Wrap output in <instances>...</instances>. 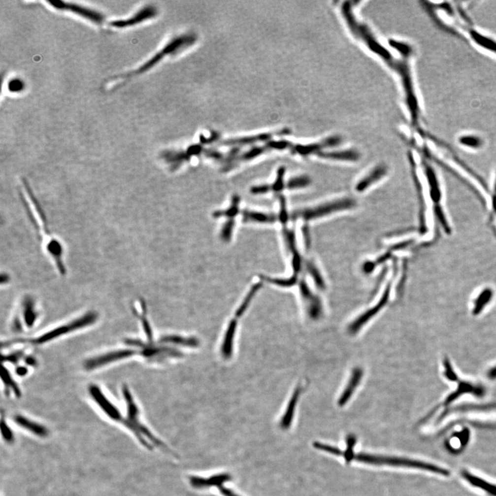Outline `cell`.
Wrapping results in <instances>:
<instances>
[{
  "label": "cell",
  "instance_id": "obj_23",
  "mask_svg": "<svg viewBox=\"0 0 496 496\" xmlns=\"http://www.w3.org/2000/svg\"><path fill=\"white\" fill-rule=\"evenodd\" d=\"M357 442V438L354 435H349L347 438V448L345 451H342L340 453L341 457H343L347 463H350L352 461L354 454V446Z\"/></svg>",
  "mask_w": 496,
  "mask_h": 496
},
{
  "label": "cell",
  "instance_id": "obj_32",
  "mask_svg": "<svg viewBox=\"0 0 496 496\" xmlns=\"http://www.w3.org/2000/svg\"><path fill=\"white\" fill-rule=\"evenodd\" d=\"M15 372H16L17 376L23 377V376H25L29 373V369L27 367H24V366H20V367L17 368Z\"/></svg>",
  "mask_w": 496,
  "mask_h": 496
},
{
  "label": "cell",
  "instance_id": "obj_10",
  "mask_svg": "<svg viewBox=\"0 0 496 496\" xmlns=\"http://www.w3.org/2000/svg\"><path fill=\"white\" fill-rule=\"evenodd\" d=\"M89 393L95 403L107 418L116 423L122 425L124 419V415L122 414L119 408L103 393V390L99 385L96 384L90 385Z\"/></svg>",
  "mask_w": 496,
  "mask_h": 496
},
{
  "label": "cell",
  "instance_id": "obj_25",
  "mask_svg": "<svg viewBox=\"0 0 496 496\" xmlns=\"http://www.w3.org/2000/svg\"><path fill=\"white\" fill-rule=\"evenodd\" d=\"M316 264L312 262H307V269L311 274L313 279H314V281L316 286L320 289H325V283L323 281L322 276H321V273H320L319 269L315 265Z\"/></svg>",
  "mask_w": 496,
  "mask_h": 496
},
{
  "label": "cell",
  "instance_id": "obj_15",
  "mask_svg": "<svg viewBox=\"0 0 496 496\" xmlns=\"http://www.w3.org/2000/svg\"><path fill=\"white\" fill-rule=\"evenodd\" d=\"M390 289H391V287L389 284L388 288L385 290L384 295H383V298H381V301L378 302L377 305H376V307H373L370 310L364 313V315L361 316L359 319H357V321H354L351 325L350 326V331L351 333H355L357 332L358 330L360 329L363 325L367 323L369 321V319H370L371 317L376 315V314H377L381 310L382 307H384L386 302H388L389 296H390Z\"/></svg>",
  "mask_w": 496,
  "mask_h": 496
},
{
  "label": "cell",
  "instance_id": "obj_4",
  "mask_svg": "<svg viewBox=\"0 0 496 496\" xmlns=\"http://www.w3.org/2000/svg\"><path fill=\"white\" fill-rule=\"evenodd\" d=\"M23 184L26 195L29 197L31 205L33 207L34 210L35 211V214H37L38 218H39V221H38L41 225V227L39 228V229L42 231L41 232H42L43 236H44V243L46 252H48L51 258L53 259L60 274L65 275L66 272V270L65 264L63 263V258H62L63 250H62V245H60V242H58L53 236H51L50 231H48L47 225L46 224L44 213L41 211L39 205H38L37 201L36 200L34 195H33L29 184H28L27 181H24Z\"/></svg>",
  "mask_w": 496,
  "mask_h": 496
},
{
  "label": "cell",
  "instance_id": "obj_2",
  "mask_svg": "<svg viewBox=\"0 0 496 496\" xmlns=\"http://www.w3.org/2000/svg\"><path fill=\"white\" fill-rule=\"evenodd\" d=\"M99 319L98 313L95 311H90L85 313L84 315L79 316L78 318L69 321L62 326L56 327L46 332L41 333V335L34 338H17L8 340L4 343L5 347L9 345H15V344H28L32 345H41L44 344L50 343L53 340L58 339L66 335L75 332L78 330L84 329L88 327L91 326L95 324Z\"/></svg>",
  "mask_w": 496,
  "mask_h": 496
},
{
  "label": "cell",
  "instance_id": "obj_19",
  "mask_svg": "<svg viewBox=\"0 0 496 496\" xmlns=\"http://www.w3.org/2000/svg\"><path fill=\"white\" fill-rule=\"evenodd\" d=\"M362 376L363 371L361 370L360 368H357V369H354V372L352 373L350 381L349 382L348 385H347L346 389H345V391L343 392V395L341 396L339 400H338V404L340 406L345 405L347 403V401L350 400L352 394L354 393V390L357 389L358 385L360 383Z\"/></svg>",
  "mask_w": 496,
  "mask_h": 496
},
{
  "label": "cell",
  "instance_id": "obj_9",
  "mask_svg": "<svg viewBox=\"0 0 496 496\" xmlns=\"http://www.w3.org/2000/svg\"><path fill=\"white\" fill-rule=\"evenodd\" d=\"M136 355H138L137 350L133 347L112 350L87 359L84 362V367L87 371L96 370L114 363L125 360Z\"/></svg>",
  "mask_w": 496,
  "mask_h": 496
},
{
  "label": "cell",
  "instance_id": "obj_5",
  "mask_svg": "<svg viewBox=\"0 0 496 496\" xmlns=\"http://www.w3.org/2000/svg\"><path fill=\"white\" fill-rule=\"evenodd\" d=\"M356 205L355 200L352 198H339L323 202L315 206L307 207L297 213V216L301 217L304 221L318 220L329 217L331 214L350 210L354 208Z\"/></svg>",
  "mask_w": 496,
  "mask_h": 496
},
{
  "label": "cell",
  "instance_id": "obj_17",
  "mask_svg": "<svg viewBox=\"0 0 496 496\" xmlns=\"http://www.w3.org/2000/svg\"><path fill=\"white\" fill-rule=\"evenodd\" d=\"M318 157L326 160L336 161H345V162H354L359 160V153L354 150H344V151L322 152Z\"/></svg>",
  "mask_w": 496,
  "mask_h": 496
},
{
  "label": "cell",
  "instance_id": "obj_18",
  "mask_svg": "<svg viewBox=\"0 0 496 496\" xmlns=\"http://www.w3.org/2000/svg\"><path fill=\"white\" fill-rule=\"evenodd\" d=\"M23 310H22V315H23V321L27 328H33L35 324L38 319V312L36 309L35 304L32 298H27L24 300Z\"/></svg>",
  "mask_w": 496,
  "mask_h": 496
},
{
  "label": "cell",
  "instance_id": "obj_27",
  "mask_svg": "<svg viewBox=\"0 0 496 496\" xmlns=\"http://www.w3.org/2000/svg\"><path fill=\"white\" fill-rule=\"evenodd\" d=\"M460 143L466 147L472 148H478L481 146L482 142L480 139L475 136H464L460 139Z\"/></svg>",
  "mask_w": 496,
  "mask_h": 496
},
{
  "label": "cell",
  "instance_id": "obj_26",
  "mask_svg": "<svg viewBox=\"0 0 496 496\" xmlns=\"http://www.w3.org/2000/svg\"><path fill=\"white\" fill-rule=\"evenodd\" d=\"M238 200L239 198L236 197L233 199V205L232 207L231 206V208L228 209L227 211H222V212H216L214 214V217H223V216H227V217H234L238 212Z\"/></svg>",
  "mask_w": 496,
  "mask_h": 496
},
{
  "label": "cell",
  "instance_id": "obj_21",
  "mask_svg": "<svg viewBox=\"0 0 496 496\" xmlns=\"http://www.w3.org/2000/svg\"><path fill=\"white\" fill-rule=\"evenodd\" d=\"M1 377L3 384H4L7 390L12 392L15 397H20L21 390L18 387V385L15 381V379H14L12 375L10 374L8 369L3 367V366H2V369H1Z\"/></svg>",
  "mask_w": 496,
  "mask_h": 496
},
{
  "label": "cell",
  "instance_id": "obj_3",
  "mask_svg": "<svg viewBox=\"0 0 496 496\" xmlns=\"http://www.w3.org/2000/svg\"><path fill=\"white\" fill-rule=\"evenodd\" d=\"M353 461L364 463V464H371V465H387L397 466V467L412 468V469H421L423 471H429V472L437 473V474L442 476L448 477L450 476V471L448 469L441 467V466L435 465L431 463L424 462V461L406 459V458L374 455V454H366V453H360V454H354L353 458H352V461Z\"/></svg>",
  "mask_w": 496,
  "mask_h": 496
},
{
  "label": "cell",
  "instance_id": "obj_13",
  "mask_svg": "<svg viewBox=\"0 0 496 496\" xmlns=\"http://www.w3.org/2000/svg\"><path fill=\"white\" fill-rule=\"evenodd\" d=\"M388 172V168L384 165H378L374 167L358 181L355 186V191L360 193L367 191L385 177Z\"/></svg>",
  "mask_w": 496,
  "mask_h": 496
},
{
  "label": "cell",
  "instance_id": "obj_14",
  "mask_svg": "<svg viewBox=\"0 0 496 496\" xmlns=\"http://www.w3.org/2000/svg\"><path fill=\"white\" fill-rule=\"evenodd\" d=\"M231 476L228 473H218L208 477L202 478L198 476L190 477L189 481L191 486L196 490H205V489L217 487L220 484H225L231 481Z\"/></svg>",
  "mask_w": 496,
  "mask_h": 496
},
{
  "label": "cell",
  "instance_id": "obj_24",
  "mask_svg": "<svg viewBox=\"0 0 496 496\" xmlns=\"http://www.w3.org/2000/svg\"><path fill=\"white\" fill-rule=\"evenodd\" d=\"M311 184V180L307 176H298V177H294L288 181V189L296 190L305 188L309 186Z\"/></svg>",
  "mask_w": 496,
  "mask_h": 496
},
{
  "label": "cell",
  "instance_id": "obj_28",
  "mask_svg": "<svg viewBox=\"0 0 496 496\" xmlns=\"http://www.w3.org/2000/svg\"><path fill=\"white\" fill-rule=\"evenodd\" d=\"M24 357L23 352H15L13 353L5 354L2 357V361L6 363L17 364Z\"/></svg>",
  "mask_w": 496,
  "mask_h": 496
},
{
  "label": "cell",
  "instance_id": "obj_1",
  "mask_svg": "<svg viewBox=\"0 0 496 496\" xmlns=\"http://www.w3.org/2000/svg\"><path fill=\"white\" fill-rule=\"evenodd\" d=\"M122 395L126 406V414L123 426L131 431L143 447L149 450L157 447L176 456V454L164 442L157 438L141 421L139 408L128 385H123Z\"/></svg>",
  "mask_w": 496,
  "mask_h": 496
},
{
  "label": "cell",
  "instance_id": "obj_16",
  "mask_svg": "<svg viewBox=\"0 0 496 496\" xmlns=\"http://www.w3.org/2000/svg\"><path fill=\"white\" fill-rule=\"evenodd\" d=\"M461 474V476L471 486L483 491L488 496H496V485L495 484L491 483L490 482L487 481L486 480L482 478L481 477L476 476L466 469H463Z\"/></svg>",
  "mask_w": 496,
  "mask_h": 496
},
{
  "label": "cell",
  "instance_id": "obj_30",
  "mask_svg": "<svg viewBox=\"0 0 496 496\" xmlns=\"http://www.w3.org/2000/svg\"><path fill=\"white\" fill-rule=\"evenodd\" d=\"M24 84L20 79H13L8 84V89L12 92H19L24 88Z\"/></svg>",
  "mask_w": 496,
  "mask_h": 496
},
{
  "label": "cell",
  "instance_id": "obj_8",
  "mask_svg": "<svg viewBox=\"0 0 496 496\" xmlns=\"http://www.w3.org/2000/svg\"><path fill=\"white\" fill-rule=\"evenodd\" d=\"M261 288H262V284L261 283H257V284L252 287L250 293L247 295L246 297L243 300V302H242L241 305L239 306L236 313H235L234 317L232 318L231 323L228 325L229 326H228L227 330H226L227 331H226V334H225L224 342H223L222 346H221V354H222L223 357L226 358V359H230L231 357V354H232L233 344H234L235 332H236L238 322L241 319V316L243 315L245 311L248 309L252 298L255 297L256 294H257V292Z\"/></svg>",
  "mask_w": 496,
  "mask_h": 496
},
{
  "label": "cell",
  "instance_id": "obj_29",
  "mask_svg": "<svg viewBox=\"0 0 496 496\" xmlns=\"http://www.w3.org/2000/svg\"><path fill=\"white\" fill-rule=\"evenodd\" d=\"M233 227H234V221L233 220L230 221L225 226L224 229H223L222 234H221V236H222L223 239L225 240V241H228V240L231 239Z\"/></svg>",
  "mask_w": 496,
  "mask_h": 496
},
{
  "label": "cell",
  "instance_id": "obj_33",
  "mask_svg": "<svg viewBox=\"0 0 496 496\" xmlns=\"http://www.w3.org/2000/svg\"><path fill=\"white\" fill-rule=\"evenodd\" d=\"M492 210H493V212H494V214H496L495 216L496 217V177L495 184H494V195L493 196H492Z\"/></svg>",
  "mask_w": 496,
  "mask_h": 496
},
{
  "label": "cell",
  "instance_id": "obj_20",
  "mask_svg": "<svg viewBox=\"0 0 496 496\" xmlns=\"http://www.w3.org/2000/svg\"><path fill=\"white\" fill-rule=\"evenodd\" d=\"M300 393V388H298L295 390L293 397L290 399L286 412H285L282 418H281V422H280V426H281V428L283 430H288L291 426L292 422L293 421L294 414H295V409H296L297 401H298Z\"/></svg>",
  "mask_w": 496,
  "mask_h": 496
},
{
  "label": "cell",
  "instance_id": "obj_12",
  "mask_svg": "<svg viewBox=\"0 0 496 496\" xmlns=\"http://www.w3.org/2000/svg\"><path fill=\"white\" fill-rule=\"evenodd\" d=\"M157 15L156 8L152 6L144 7L139 10L133 16L125 20H113L110 22V26L117 29H124V28L133 27L136 24L142 23L150 19L153 18Z\"/></svg>",
  "mask_w": 496,
  "mask_h": 496
},
{
  "label": "cell",
  "instance_id": "obj_11",
  "mask_svg": "<svg viewBox=\"0 0 496 496\" xmlns=\"http://www.w3.org/2000/svg\"><path fill=\"white\" fill-rule=\"evenodd\" d=\"M47 2L55 9L71 12L96 24H101L104 21V16L99 12L77 3L64 1H47Z\"/></svg>",
  "mask_w": 496,
  "mask_h": 496
},
{
  "label": "cell",
  "instance_id": "obj_22",
  "mask_svg": "<svg viewBox=\"0 0 496 496\" xmlns=\"http://www.w3.org/2000/svg\"><path fill=\"white\" fill-rule=\"evenodd\" d=\"M243 217H244V221H252L259 223H270V224L274 222L276 219L275 217L273 216L259 213V212H248V211L243 212Z\"/></svg>",
  "mask_w": 496,
  "mask_h": 496
},
{
  "label": "cell",
  "instance_id": "obj_34",
  "mask_svg": "<svg viewBox=\"0 0 496 496\" xmlns=\"http://www.w3.org/2000/svg\"><path fill=\"white\" fill-rule=\"evenodd\" d=\"M25 363L27 365L31 366V367H34L37 364V361L33 357H27L25 359Z\"/></svg>",
  "mask_w": 496,
  "mask_h": 496
},
{
  "label": "cell",
  "instance_id": "obj_31",
  "mask_svg": "<svg viewBox=\"0 0 496 496\" xmlns=\"http://www.w3.org/2000/svg\"><path fill=\"white\" fill-rule=\"evenodd\" d=\"M217 488L223 496H241L231 489L225 487L223 484L218 485Z\"/></svg>",
  "mask_w": 496,
  "mask_h": 496
},
{
  "label": "cell",
  "instance_id": "obj_6",
  "mask_svg": "<svg viewBox=\"0 0 496 496\" xmlns=\"http://www.w3.org/2000/svg\"><path fill=\"white\" fill-rule=\"evenodd\" d=\"M423 166L424 169L425 177L428 181L430 187V198L433 204V212L435 219L441 225L442 229L446 234H450L452 232L445 212L442 205V190L440 188V181L434 169L428 162L423 161Z\"/></svg>",
  "mask_w": 496,
  "mask_h": 496
},
{
  "label": "cell",
  "instance_id": "obj_7",
  "mask_svg": "<svg viewBox=\"0 0 496 496\" xmlns=\"http://www.w3.org/2000/svg\"><path fill=\"white\" fill-rule=\"evenodd\" d=\"M195 41H196V37L194 35H193V34H191V35L186 34V35H183L181 36V37L175 38L173 40L168 43L166 46H164V48H162L160 52H158L155 55H154L153 58H150L148 62L141 65L139 68L131 72V73L128 74V75H124V78H127V77H130L133 75H140V74L146 72L147 70L153 68L155 65H157L159 62H160L161 60H163L167 55L177 53L178 51H181V49L191 46V45L194 44Z\"/></svg>",
  "mask_w": 496,
  "mask_h": 496
}]
</instances>
